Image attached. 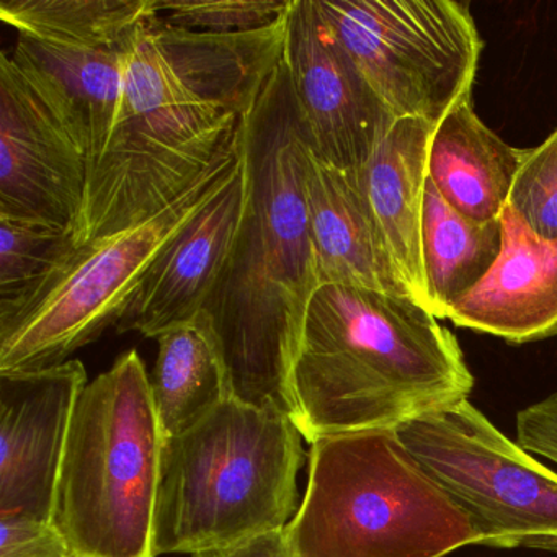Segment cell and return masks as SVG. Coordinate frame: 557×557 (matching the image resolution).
Returning a JSON list of instances; mask_svg holds the SVG:
<instances>
[{
  "label": "cell",
  "mask_w": 557,
  "mask_h": 557,
  "mask_svg": "<svg viewBox=\"0 0 557 557\" xmlns=\"http://www.w3.org/2000/svg\"><path fill=\"white\" fill-rule=\"evenodd\" d=\"M286 18L243 35L191 34L154 15L126 58L109 146L87 178L73 246L148 220L236 148L285 53Z\"/></svg>",
  "instance_id": "1"
},
{
  "label": "cell",
  "mask_w": 557,
  "mask_h": 557,
  "mask_svg": "<svg viewBox=\"0 0 557 557\" xmlns=\"http://www.w3.org/2000/svg\"><path fill=\"white\" fill-rule=\"evenodd\" d=\"M240 136L243 221L205 309L223 344L231 399L293 420V364L319 278L306 200L309 139L283 61Z\"/></svg>",
  "instance_id": "2"
},
{
  "label": "cell",
  "mask_w": 557,
  "mask_h": 557,
  "mask_svg": "<svg viewBox=\"0 0 557 557\" xmlns=\"http://www.w3.org/2000/svg\"><path fill=\"white\" fill-rule=\"evenodd\" d=\"M474 384L458 338L422 302L325 285L309 302L293 364V422L309 445L397 430L468 399Z\"/></svg>",
  "instance_id": "3"
},
{
  "label": "cell",
  "mask_w": 557,
  "mask_h": 557,
  "mask_svg": "<svg viewBox=\"0 0 557 557\" xmlns=\"http://www.w3.org/2000/svg\"><path fill=\"white\" fill-rule=\"evenodd\" d=\"M302 435L285 413L227 399L165 438L156 557L231 546L285 530L299 510Z\"/></svg>",
  "instance_id": "4"
},
{
  "label": "cell",
  "mask_w": 557,
  "mask_h": 557,
  "mask_svg": "<svg viewBox=\"0 0 557 557\" xmlns=\"http://www.w3.org/2000/svg\"><path fill=\"white\" fill-rule=\"evenodd\" d=\"M285 533L295 557H443L481 543L396 430L314 440L305 498Z\"/></svg>",
  "instance_id": "5"
},
{
  "label": "cell",
  "mask_w": 557,
  "mask_h": 557,
  "mask_svg": "<svg viewBox=\"0 0 557 557\" xmlns=\"http://www.w3.org/2000/svg\"><path fill=\"white\" fill-rule=\"evenodd\" d=\"M165 436L138 351L84 387L58 478L53 523L79 557H156Z\"/></svg>",
  "instance_id": "6"
},
{
  "label": "cell",
  "mask_w": 557,
  "mask_h": 557,
  "mask_svg": "<svg viewBox=\"0 0 557 557\" xmlns=\"http://www.w3.org/2000/svg\"><path fill=\"white\" fill-rule=\"evenodd\" d=\"M240 152L239 136L233 151L164 210L71 246L27 292L0 301V373L57 367L119 324L152 263L226 184Z\"/></svg>",
  "instance_id": "7"
},
{
  "label": "cell",
  "mask_w": 557,
  "mask_h": 557,
  "mask_svg": "<svg viewBox=\"0 0 557 557\" xmlns=\"http://www.w3.org/2000/svg\"><path fill=\"white\" fill-rule=\"evenodd\" d=\"M335 38L396 120L435 128L472 99L482 44L456 0H315Z\"/></svg>",
  "instance_id": "8"
},
{
  "label": "cell",
  "mask_w": 557,
  "mask_h": 557,
  "mask_svg": "<svg viewBox=\"0 0 557 557\" xmlns=\"http://www.w3.org/2000/svg\"><path fill=\"white\" fill-rule=\"evenodd\" d=\"M423 471L465 511L479 546L557 553V474L468 399L396 430Z\"/></svg>",
  "instance_id": "9"
},
{
  "label": "cell",
  "mask_w": 557,
  "mask_h": 557,
  "mask_svg": "<svg viewBox=\"0 0 557 557\" xmlns=\"http://www.w3.org/2000/svg\"><path fill=\"white\" fill-rule=\"evenodd\" d=\"M89 146L58 97L0 53V214L73 234L86 197Z\"/></svg>",
  "instance_id": "10"
},
{
  "label": "cell",
  "mask_w": 557,
  "mask_h": 557,
  "mask_svg": "<svg viewBox=\"0 0 557 557\" xmlns=\"http://www.w3.org/2000/svg\"><path fill=\"white\" fill-rule=\"evenodd\" d=\"M283 63L312 151L335 168H363L397 120L338 44L315 0H292Z\"/></svg>",
  "instance_id": "11"
},
{
  "label": "cell",
  "mask_w": 557,
  "mask_h": 557,
  "mask_svg": "<svg viewBox=\"0 0 557 557\" xmlns=\"http://www.w3.org/2000/svg\"><path fill=\"white\" fill-rule=\"evenodd\" d=\"M87 384L79 360L0 373V515L53 521L67 435Z\"/></svg>",
  "instance_id": "12"
},
{
  "label": "cell",
  "mask_w": 557,
  "mask_h": 557,
  "mask_svg": "<svg viewBox=\"0 0 557 557\" xmlns=\"http://www.w3.org/2000/svg\"><path fill=\"white\" fill-rule=\"evenodd\" d=\"M243 141V136H240ZM246 205L244 152L226 184L191 218L146 273L119 334L138 332L158 338L162 332L197 315L207 306L233 252Z\"/></svg>",
  "instance_id": "13"
},
{
  "label": "cell",
  "mask_w": 557,
  "mask_h": 557,
  "mask_svg": "<svg viewBox=\"0 0 557 557\" xmlns=\"http://www.w3.org/2000/svg\"><path fill=\"white\" fill-rule=\"evenodd\" d=\"M500 220L497 262L446 319L513 345L557 337V239L531 233L508 205Z\"/></svg>",
  "instance_id": "14"
},
{
  "label": "cell",
  "mask_w": 557,
  "mask_h": 557,
  "mask_svg": "<svg viewBox=\"0 0 557 557\" xmlns=\"http://www.w3.org/2000/svg\"><path fill=\"white\" fill-rule=\"evenodd\" d=\"M306 200L319 288L355 286L413 298L391 256L358 171L329 164L309 146Z\"/></svg>",
  "instance_id": "15"
},
{
  "label": "cell",
  "mask_w": 557,
  "mask_h": 557,
  "mask_svg": "<svg viewBox=\"0 0 557 557\" xmlns=\"http://www.w3.org/2000/svg\"><path fill=\"white\" fill-rule=\"evenodd\" d=\"M433 129L423 120H397L367 164L358 169L391 256L413 298L426 309L422 218Z\"/></svg>",
  "instance_id": "16"
},
{
  "label": "cell",
  "mask_w": 557,
  "mask_h": 557,
  "mask_svg": "<svg viewBox=\"0 0 557 557\" xmlns=\"http://www.w3.org/2000/svg\"><path fill=\"white\" fill-rule=\"evenodd\" d=\"M133 41L135 38L125 44L90 47L18 35L11 54L18 66L58 97L83 133L89 146V174L102 159L115 129Z\"/></svg>",
  "instance_id": "17"
},
{
  "label": "cell",
  "mask_w": 557,
  "mask_h": 557,
  "mask_svg": "<svg viewBox=\"0 0 557 557\" xmlns=\"http://www.w3.org/2000/svg\"><path fill=\"white\" fill-rule=\"evenodd\" d=\"M523 154L485 126L466 99L433 129L429 181L469 220H500Z\"/></svg>",
  "instance_id": "18"
},
{
  "label": "cell",
  "mask_w": 557,
  "mask_h": 557,
  "mask_svg": "<svg viewBox=\"0 0 557 557\" xmlns=\"http://www.w3.org/2000/svg\"><path fill=\"white\" fill-rule=\"evenodd\" d=\"M149 376L152 403L165 438L194 429L231 399L230 371L213 315H197L162 332Z\"/></svg>",
  "instance_id": "19"
},
{
  "label": "cell",
  "mask_w": 557,
  "mask_h": 557,
  "mask_svg": "<svg viewBox=\"0 0 557 557\" xmlns=\"http://www.w3.org/2000/svg\"><path fill=\"white\" fill-rule=\"evenodd\" d=\"M502 243V220H469L426 178L422 259L426 305L436 319H446L451 306L485 278L500 256Z\"/></svg>",
  "instance_id": "20"
},
{
  "label": "cell",
  "mask_w": 557,
  "mask_h": 557,
  "mask_svg": "<svg viewBox=\"0 0 557 557\" xmlns=\"http://www.w3.org/2000/svg\"><path fill=\"white\" fill-rule=\"evenodd\" d=\"M158 15L156 0H2L0 18L18 35L66 45L133 40Z\"/></svg>",
  "instance_id": "21"
},
{
  "label": "cell",
  "mask_w": 557,
  "mask_h": 557,
  "mask_svg": "<svg viewBox=\"0 0 557 557\" xmlns=\"http://www.w3.org/2000/svg\"><path fill=\"white\" fill-rule=\"evenodd\" d=\"M63 227L0 214V301L17 298L70 250Z\"/></svg>",
  "instance_id": "22"
},
{
  "label": "cell",
  "mask_w": 557,
  "mask_h": 557,
  "mask_svg": "<svg viewBox=\"0 0 557 557\" xmlns=\"http://www.w3.org/2000/svg\"><path fill=\"white\" fill-rule=\"evenodd\" d=\"M156 4L159 17L181 30L207 35H243L265 30L285 21L292 8V0H156Z\"/></svg>",
  "instance_id": "23"
},
{
  "label": "cell",
  "mask_w": 557,
  "mask_h": 557,
  "mask_svg": "<svg viewBox=\"0 0 557 557\" xmlns=\"http://www.w3.org/2000/svg\"><path fill=\"white\" fill-rule=\"evenodd\" d=\"M508 207L541 239H557V128L543 145L524 149Z\"/></svg>",
  "instance_id": "24"
},
{
  "label": "cell",
  "mask_w": 557,
  "mask_h": 557,
  "mask_svg": "<svg viewBox=\"0 0 557 557\" xmlns=\"http://www.w3.org/2000/svg\"><path fill=\"white\" fill-rule=\"evenodd\" d=\"M0 557H79L53 521L0 515Z\"/></svg>",
  "instance_id": "25"
},
{
  "label": "cell",
  "mask_w": 557,
  "mask_h": 557,
  "mask_svg": "<svg viewBox=\"0 0 557 557\" xmlns=\"http://www.w3.org/2000/svg\"><path fill=\"white\" fill-rule=\"evenodd\" d=\"M517 443L557 465V393L517 413Z\"/></svg>",
  "instance_id": "26"
},
{
  "label": "cell",
  "mask_w": 557,
  "mask_h": 557,
  "mask_svg": "<svg viewBox=\"0 0 557 557\" xmlns=\"http://www.w3.org/2000/svg\"><path fill=\"white\" fill-rule=\"evenodd\" d=\"M191 557H295V554L289 547L285 530H278L259 534L231 546L200 550Z\"/></svg>",
  "instance_id": "27"
}]
</instances>
